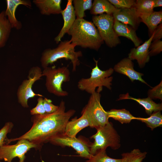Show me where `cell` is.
<instances>
[{"label": "cell", "mask_w": 162, "mask_h": 162, "mask_svg": "<svg viewBox=\"0 0 162 162\" xmlns=\"http://www.w3.org/2000/svg\"><path fill=\"white\" fill-rule=\"evenodd\" d=\"M58 109L50 114L33 116L32 125L29 130L21 136L13 139H8L7 144L12 142L26 139L36 145L39 150L44 143L54 137L64 134L65 125L75 113L74 109L65 111V103L62 100Z\"/></svg>", "instance_id": "1"}, {"label": "cell", "mask_w": 162, "mask_h": 162, "mask_svg": "<svg viewBox=\"0 0 162 162\" xmlns=\"http://www.w3.org/2000/svg\"><path fill=\"white\" fill-rule=\"evenodd\" d=\"M68 34L71 42L81 47L98 51L104 43L93 22L84 19H76Z\"/></svg>", "instance_id": "2"}, {"label": "cell", "mask_w": 162, "mask_h": 162, "mask_svg": "<svg viewBox=\"0 0 162 162\" xmlns=\"http://www.w3.org/2000/svg\"><path fill=\"white\" fill-rule=\"evenodd\" d=\"M76 45L70 40L61 41L58 46L53 49H45L42 52L40 59L42 67L44 68L61 58L70 60L73 65L72 71H75L80 64L79 58L82 56L81 51H76Z\"/></svg>", "instance_id": "3"}, {"label": "cell", "mask_w": 162, "mask_h": 162, "mask_svg": "<svg viewBox=\"0 0 162 162\" xmlns=\"http://www.w3.org/2000/svg\"><path fill=\"white\" fill-rule=\"evenodd\" d=\"M95 65L92 70L90 77L82 78L78 82V88L85 91L91 94L95 92V89L98 87L97 92L100 93L104 86L111 90L113 77L110 76L113 73V69L110 68L105 70H100L98 65V60L94 58Z\"/></svg>", "instance_id": "4"}, {"label": "cell", "mask_w": 162, "mask_h": 162, "mask_svg": "<svg viewBox=\"0 0 162 162\" xmlns=\"http://www.w3.org/2000/svg\"><path fill=\"white\" fill-rule=\"evenodd\" d=\"M97 130V132L91 137L94 140L90 146V153L92 155H94L101 150H106L108 147L115 150L120 148V136L112 123L109 122Z\"/></svg>", "instance_id": "5"}, {"label": "cell", "mask_w": 162, "mask_h": 162, "mask_svg": "<svg viewBox=\"0 0 162 162\" xmlns=\"http://www.w3.org/2000/svg\"><path fill=\"white\" fill-rule=\"evenodd\" d=\"M42 74L46 77L45 86L49 93L58 97L68 95V93L64 91L62 87L64 82L70 80V72L67 67L56 68L47 67L44 68Z\"/></svg>", "instance_id": "6"}, {"label": "cell", "mask_w": 162, "mask_h": 162, "mask_svg": "<svg viewBox=\"0 0 162 162\" xmlns=\"http://www.w3.org/2000/svg\"><path fill=\"white\" fill-rule=\"evenodd\" d=\"M101 95L95 92L91 94L87 104L83 108V113L88 118L91 128L96 130L104 126L109 122L108 113L105 111L100 103Z\"/></svg>", "instance_id": "7"}, {"label": "cell", "mask_w": 162, "mask_h": 162, "mask_svg": "<svg viewBox=\"0 0 162 162\" xmlns=\"http://www.w3.org/2000/svg\"><path fill=\"white\" fill-rule=\"evenodd\" d=\"M93 23L106 45L112 48L120 43V40L113 28L114 20L112 15L103 14L92 17Z\"/></svg>", "instance_id": "8"}, {"label": "cell", "mask_w": 162, "mask_h": 162, "mask_svg": "<svg viewBox=\"0 0 162 162\" xmlns=\"http://www.w3.org/2000/svg\"><path fill=\"white\" fill-rule=\"evenodd\" d=\"M43 76L42 71L38 66H34L30 69L28 79L22 81L17 92L18 102L22 107H28V100L29 99L36 96L42 97L41 94L35 93L32 89V87L34 83Z\"/></svg>", "instance_id": "9"}, {"label": "cell", "mask_w": 162, "mask_h": 162, "mask_svg": "<svg viewBox=\"0 0 162 162\" xmlns=\"http://www.w3.org/2000/svg\"><path fill=\"white\" fill-rule=\"evenodd\" d=\"M32 148L39 150L36 145L26 139L18 140L14 145H4L0 148V161L12 162L14 158L18 157L19 162H24L25 154Z\"/></svg>", "instance_id": "10"}, {"label": "cell", "mask_w": 162, "mask_h": 162, "mask_svg": "<svg viewBox=\"0 0 162 162\" xmlns=\"http://www.w3.org/2000/svg\"><path fill=\"white\" fill-rule=\"evenodd\" d=\"M49 142L52 144L62 147L69 146L74 148L79 156L88 159L93 156L90 151V146L83 139L71 137L64 134L50 139Z\"/></svg>", "instance_id": "11"}, {"label": "cell", "mask_w": 162, "mask_h": 162, "mask_svg": "<svg viewBox=\"0 0 162 162\" xmlns=\"http://www.w3.org/2000/svg\"><path fill=\"white\" fill-rule=\"evenodd\" d=\"M112 16L114 20L130 25L135 30L141 22L139 14L134 6L130 8L118 9Z\"/></svg>", "instance_id": "12"}, {"label": "cell", "mask_w": 162, "mask_h": 162, "mask_svg": "<svg viewBox=\"0 0 162 162\" xmlns=\"http://www.w3.org/2000/svg\"><path fill=\"white\" fill-rule=\"evenodd\" d=\"M132 60L128 57L124 58L116 64L113 70L128 76L132 82L138 80L150 87L142 78L143 74L136 71L134 68Z\"/></svg>", "instance_id": "13"}, {"label": "cell", "mask_w": 162, "mask_h": 162, "mask_svg": "<svg viewBox=\"0 0 162 162\" xmlns=\"http://www.w3.org/2000/svg\"><path fill=\"white\" fill-rule=\"evenodd\" d=\"M154 34V32L148 39L136 48L132 49L128 54V58L132 60H136L141 68L144 67L146 63L149 61V48L152 41Z\"/></svg>", "instance_id": "14"}, {"label": "cell", "mask_w": 162, "mask_h": 162, "mask_svg": "<svg viewBox=\"0 0 162 162\" xmlns=\"http://www.w3.org/2000/svg\"><path fill=\"white\" fill-rule=\"evenodd\" d=\"M72 4L73 0H68L65 8L61 11L64 24L59 33L54 38L55 41L57 44L61 41L62 38L65 34L68 33L76 19Z\"/></svg>", "instance_id": "15"}, {"label": "cell", "mask_w": 162, "mask_h": 162, "mask_svg": "<svg viewBox=\"0 0 162 162\" xmlns=\"http://www.w3.org/2000/svg\"><path fill=\"white\" fill-rule=\"evenodd\" d=\"M7 8L5 14L10 23L12 28L17 30H20L22 27L21 22L18 20L16 17L15 13L17 7L20 5H24L27 7H32V3L29 0H6Z\"/></svg>", "instance_id": "16"}, {"label": "cell", "mask_w": 162, "mask_h": 162, "mask_svg": "<svg viewBox=\"0 0 162 162\" xmlns=\"http://www.w3.org/2000/svg\"><path fill=\"white\" fill-rule=\"evenodd\" d=\"M82 115L79 118L76 117L68 122L64 128V135L71 137H76L80 130L90 126L89 120L86 116L83 113H82Z\"/></svg>", "instance_id": "17"}, {"label": "cell", "mask_w": 162, "mask_h": 162, "mask_svg": "<svg viewBox=\"0 0 162 162\" xmlns=\"http://www.w3.org/2000/svg\"><path fill=\"white\" fill-rule=\"evenodd\" d=\"M61 0H33V3L43 15L58 14H61Z\"/></svg>", "instance_id": "18"}, {"label": "cell", "mask_w": 162, "mask_h": 162, "mask_svg": "<svg viewBox=\"0 0 162 162\" xmlns=\"http://www.w3.org/2000/svg\"><path fill=\"white\" fill-rule=\"evenodd\" d=\"M113 28L118 37L123 36L128 38L136 47L140 45L141 41L137 36L136 30L130 26L114 20Z\"/></svg>", "instance_id": "19"}, {"label": "cell", "mask_w": 162, "mask_h": 162, "mask_svg": "<svg viewBox=\"0 0 162 162\" xmlns=\"http://www.w3.org/2000/svg\"><path fill=\"white\" fill-rule=\"evenodd\" d=\"M131 99L135 101L145 109L146 113L150 116L153 112L162 110V104H157L148 97L144 98H135L130 96L128 93L121 95L119 100Z\"/></svg>", "instance_id": "20"}, {"label": "cell", "mask_w": 162, "mask_h": 162, "mask_svg": "<svg viewBox=\"0 0 162 162\" xmlns=\"http://www.w3.org/2000/svg\"><path fill=\"white\" fill-rule=\"evenodd\" d=\"M140 22L144 23L148 27L152 34L159 24L162 23V11H154L146 14L139 15Z\"/></svg>", "instance_id": "21"}, {"label": "cell", "mask_w": 162, "mask_h": 162, "mask_svg": "<svg viewBox=\"0 0 162 162\" xmlns=\"http://www.w3.org/2000/svg\"><path fill=\"white\" fill-rule=\"evenodd\" d=\"M118 9L108 0H94L90 10V13L95 15L104 13L112 15Z\"/></svg>", "instance_id": "22"}, {"label": "cell", "mask_w": 162, "mask_h": 162, "mask_svg": "<svg viewBox=\"0 0 162 162\" xmlns=\"http://www.w3.org/2000/svg\"><path fill=\"white\" fill-rule=\"evenodd\" d=\"M12 26L5 14V10L0 13V48L4 47L9 38Z\"/></svg>", "instance_id": "23"}, {"label": "cell", "mask_w": 162, "mask_h": 162, "mask_svg": "<svg viewBox=\"0 0 162 162\" xmlns=\"http://www.w3.org/2000/svg\"><path fill=\"white\" fill-rule=\"evenodd\" d=\"M107 112L109 118H112L122 124L129 123L132 120L136 118V117L125 109H112Z\"/></svg>", "instance_id": "24"}, {"label": "cell", "mask_w": 162, "mask_h": 162, "mask_svg": "<svg viewBox=\"0 0 162 162\" xmlns=\"http://www.w3.org/2000/svg\"><path fill=\"white\" fill-rule=\"evenodd\" d=\"M135 120L145 123L152 130L162 125V115L161 111L153 112L149 117L147 118L136 117Z\"/></svg>", "instance_id": "25"}, {"label": "cell", "mask_w": 162, "mask_h": 162, "mask_svg": "<svg viewBox=\"0 0 162 162\" xmlns=\"http://www.w3.org/2000/svg\"><path fill=\"white\" fill-rule=\"evenodd\" d=\"M73 2L76 19H83L86 16L85 11L90 10L92 5V0H74Z\"/></svg>", "instance_id": "26"}, {"label": "cell", "mask_w": 162, "mask_h": 162, "mask_svg": "<svg viewBox=\"0 0 162 162\" xmlns=\"http://www.w3.org/2000/svg\"><path fill=\"white\" fill-rule=\"evenodd\" d=\"M147 154L146 152H142L138 148H135L130 152L122 153L121 162H142Z\"/></svg>", "instance_id": "27"}, {"label": "cell", "mask_w": 162, "mask_h": 162, "mask_svg": "<svg viewBox=\"0 0 162 162\" xmlns=\"http://www.w3.org/2000/svg\"><path fill=\"white\" fill-rule=\"evenodd\" d=\"M155 0H137L134 6L138 14L153 12Z\"/></svg>", "instance_id": "28"}, {"label": "cell", "mask_w": 162, "mask_h": 162, "mask_svg": "<svg viewBox=\"0 0 162 162\" xmlns=\"http://www.w3.org/2000/svg\"><path fill=\"white\" fill-rule=\"evenodd\" d=\"M121 159L113 158L107 154L106 150L98 151L94 155L85 162H121Z\"/></svg>", "instance_id": "29"}, {"label": "cell", "mask_w": 162, "mask_h": 162, "mask_svg": "<svg viewBox=\"0 0 162 162\" xmlns=\"http://www.w3.org/2000/svg\"><path fill=\"white\" fill-rule=\"evenodd\" d=\"M14 125V124L11 122H7L0 130V148L7 144V140L8 139L7 135L11 132Z\"/></svg>", "instance_id": "30"}, {"label": "cell", "mask_w": 162, "mask_h": 162, "mask_svg": "<svg viewBox=\"0 0 162 162\" xmlns=\"http://www.w3.org/2000/svg\"><path fill=\"white\" fill-rule=\"evenodd\" d=\"M111 4L118 9L130 8L134 6L136 1L134 0H109Z\"/></svg>", "instance_id": "31"}, {"label": "cell", "mask_w": 162, "mask_h": 162, "mask_svg": "<svg viewBox=\"0 0 162 162\" xmlns=\"http://www.w3.org/2000/svg\"><path fill=\"white\" fill-rule=\"evenodd\" d=\"M148 97L152 99L162 100V81L152 89L148 90Z\"/></svg>", "instance_id": "32"}, {"label": "cell", "mask_w": 162, "mask_h": 162, "mask_svg": "<svg viewBox=\"0 0 162 162\" xmlns=\"http://www.w3.org/2000/svg\"><path fill=\"white\" fill-rule=\"evenodd\" d=\"M162 51V41L160 39L155 40L152 43L149 48V56H153Z\"/></svg>", "instance_id": "33"}, {"label": "cell", "mask_w": 162, "mask_h": 162, "mask_svg": "<svg viewBox=\"0 0 162 162\" xmlns=\"http://www.w3.org/2000/svg\"><path fill=\"white\" fill-rule=\"evenodd\" d=\"M31 115H43L46 113L43 105V99L42 97H39L37 99V104L34 107L30 110Z\"/></svg>", "instance_id": "34"}, {"label": "cell", "mask_w": 162, "mask_h": 162, "mask_svg": "<svg viewBox=\"0 0 162 162\" xmlns=\"http://www.w3.org/2000/svg\"><path fill=\"white\" fill-rule=\"evenodd\" d=\"M43 105L46 113L50 114L56 111L58 108V106L53 104L50 99L45 98L43 99Z\"/></svg>", "instance_id": "35"}, {"label": "cell", "mask_w": 162, "mask_h": 162, "mask_svg": "<svg viewBox=\"0 0 162 162\" xmlns=\"http://www.w3.org/2000/svg\"><path fill=\"white\" fill-rule=\"evenodd\" d=\"M154 34L152 41L155 40L160 39L162 37V23L157 26L154 31Z\"/></svg>", "instance_id": "36"}, {"label": "cell", "mask_w": 162, "mask_h": 162, "mask_svg": "<svg viewBox=\"0 0 162 162\" xmlns=\"http://www.w3.org/2000/svg\"><path fill=\"white\" fill-rule=\"evenodd\" d=\"M162 0H155V3L154 6V8L157 7H162Z\"/></svg>", "instance_id": "37"}, {"label": "cell", "mask_w": 162, "mask_h": 162, "mask_svg": "<svg viewBox=\"0 0 162 162\" xmlns=\"http://www.w3.org/2000/svg\"><path fill=\"white\" fill-rule=\"evenodd\" d=\"M0 162H1L0 161Z\"/></svg>", "instance_id": "38"}, {"label": "cell", "mask_w": 162, "mask_h": 162, "mask_svg": "<svg viewBox=\"0 0 162 162\" xmlns=\"http://www.w3.org/2000/svg\"></svg>", "instance_id": "39"}]
</instances>
